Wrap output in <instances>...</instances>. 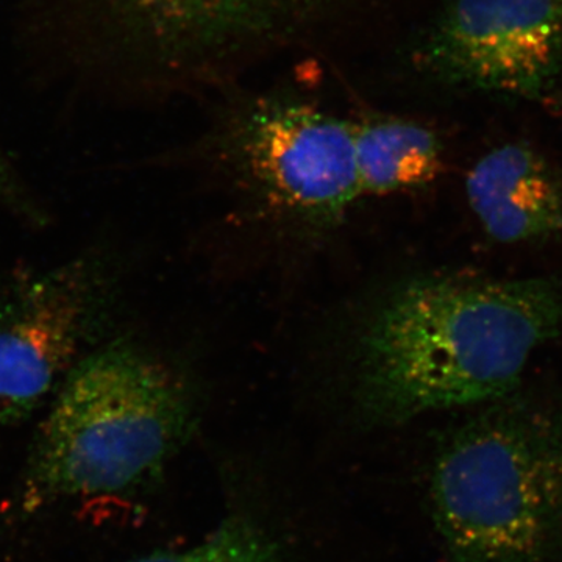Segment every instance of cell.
<instances>
[{
	"label": "cell",
	"instance_id": "cell-11",
	"mask_svg": "<svg viewBox=\"0 0 562 562\" xmlns=\"http://www.w3.org/2000/svg\"><path fill=\"white\" fill-rule=\"evenodd\" d=\"M0 206L16 214L21 220L41 224L43 211L29 198L27 192L21 187L20 180L11 171L9 161L0 150Z\"/></svg>",
	"mask_w": 562,
	"mask_h": 562
},
{
	"label": "cell",
	"instance_id": "cell-7",
	"mask_svg": "<svg viewBox=\"0 0 562 562\" xmlns=\"http://www.w3.org/2000/svg\"><path fill=\"white\" fill-rule=\"evenodd\" d=\"M465 195L494 241L541 243L562 233L561 180L528 144H505L480 158L465 179Z\"/></svg>",
	"mask_w": 562,
	"mask_h": 562
},
{
	"label": "cell",
	"instance_id": "cell-5",
	"mask_svg": "<svg viewBox=\"0 0 562 562\" xmlns=\"http://www.w3.org/2000/svg\"><path fill=\"white\" fill-rule=\"evenodd\" d=\"M430 57L453 83L538 98L562 76V0H454Z\"/></svg>",
	"mask_w": 562,
	"mask_h": 562
},
{
	"label": "cell",
	"instance_id": "cell-3",
	"mask_svg": "<svg viewBox=\"0 0 562 562\" xmlns=\"http://www.w3.org/2000/svg\"><path fill=\"white\" fill-rule=\"evenodd\" d=\"M192 413L184 384L131 344L83 357L36 435L22 508L149 482L190 435Z\"/></svg>",
	"mask_w": 562,
	"mask_h": 562
},
{
	"label": "cell",
	"instance_id": "cell-10",
	"mask_svg": "<svg viewBox=\"0 0 562 562\" xmlns=\"http://www.w3.org/2000/svg\"><path fill=\"white\" fill-rule=\"evenodd\" d=\"M128 562H281V558L258 525L233 517L190 549L155 552Z\"/></svg>",
	"mask_w": 562,
	"mask_h": 562
},
{
	"label": "cell",
	"instance_id": "cell-9",
	"mask_svg": "<svg viewBox=\"0 0 562 562\" xmlns=\"http://www.w3.org/2000/svg\"><path fill=\"white\" fill-rule=\"evenodd\" d=\"M162 38L227 32L261 13L272 0H124Z\"/></svg>",
	"mask_w": 562,
	"mask_h": 562
},
{
	"label": "cell",
	"instance_id": "cell-6",
	"mask_svg": "<svg viewBox=\"0 0 562 562\" xmlns=\"http://www.w3.org/2000/svg\"><path fill=\"white\" fill-rule=\"evenodd\" d=\"M244 138L251 173L284 209L327 220L361 195L355 125L313 106L277 105L260 111Z\"/></svg>",
	"mask_w": 562,
	"mask_h": 562
},
{
	"label": "cell",
	"instance_id": "cell-8",
	"mask_svg": "<svg viewBox=\"0 0 562 562\" xmlns=\"http://www.w3.org/2000/svg\"><path fill=\"white\" fill-rule=\"evenodd\" d=\"M361 195H387L425 187L442 172V147L430 128L408 121L355 127Z\"/></svg>",
	"mask_w": 562,
	"mask_h": 562
},
{
	"label": "cell",
	"instance_id": "cell-2",
	"mask_svg": "<svg viewBox=\"0 0 562 562\" xmlns=\"http://www.w3.org/2000/svg\"><path fill=\"white\" fill-rule=\"evenodd\" d=\"M447 562L562 558V414L514 391L480 406L432 464Z\"/></svg>",
	"mask_w": 562,
	"mask_h": 562
},
{
	"label": "cell",
	"instance_id": "cell-4",
	"mask_svg": "<svg viewBox=\"0 0 562 562\" xmlns=\"http://www.w3.org/2000/svg\"><path fill=\"white\" fill-rule=\"evenodd\" d=\"M105 305V272L90 257L18 273L0 286V432L65 383Z\"/></svg>",
	"mask_w": 562,
	"mask_h": 562
},
{
	"label": "cell",
	"instance_id": "cell-1",
	"mask_svg": "<svg viewBox=\"0 0 562 562\" xmlns=\"http://www.w3.org/2000/svg\"><path fill=\"white\" fill-rule=\"evenodd\" d=\"M562 336V280L430 276L392 292L360 341L358 401L380 424L482 406L517 391Z\"/></svg>",
	"mask_w": 562,
	"mask_h": 562
}]
</instances>
